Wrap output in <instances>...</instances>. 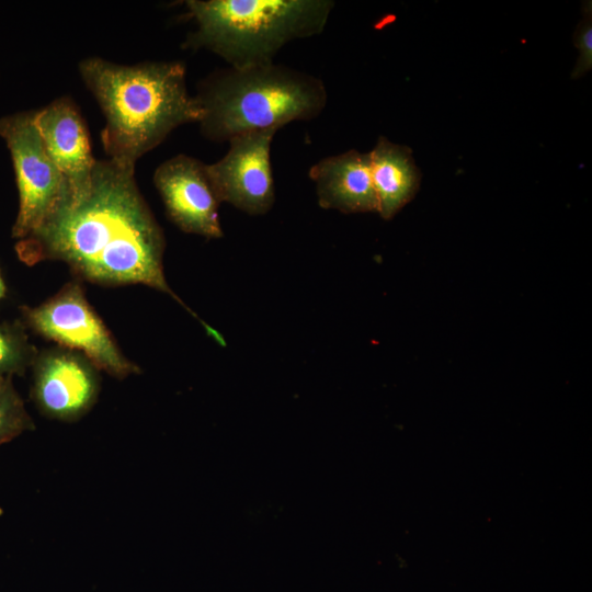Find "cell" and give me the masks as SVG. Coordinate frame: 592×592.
<instances>
[{
	"label": "cell",
	"mask_w": 592,
	"mask_h": 592,
	"mask_svg": "<svg viewBox=\"0 0 592 592\" xmlns=\"http://www.w3.org/2000/svg\"><path fill=\"white\" fill-rule=\"evenodd\" d=\"M35 112L0 118V136L11 153L20 201L12 237L20 240L37 230L71 195L66 179L44 146Z\"/></svg>",
	"instance_id": "cell-5"
},
{
	"label": "cell",
	"mask_w": 592,
	"mask_h": 592,
	"mask_svg": "<svg viewBox=\"0 0 592 592\" xmlns=\"http://www.w3.org/2000/svg\"><path fill=\"white\" fill-rule=\"evenodd\" d=\"M333 7L331 0H190L197 27L187 45L237 69L270 64L289 42L321 34Z\"/></svg>",
	"instance_id": "cell-4"
},
{
	"label": "cell",
	"mask_w": 592,
	"mask_h": 592,
	"mask_svg": "<svg viewBox=\"0 0 592 592\" xmlns=\"http://www.w3.org/2000/svg\"><path fill=\"white\" fill-rule=\"evenodd\" d=\"M317 77L273 62L217 70L198 86L202 134L214 141L261 129H280L319 116L327 104Z\"/></svg>",
	"instance_id": "cell-3"
},
{
	"label": "cell",
	"mask_w": 592,
	"mask_h": 592,
	"mask_svg": "<svg viewBox=\"0 0 592 592\" xmlns=\"http://www.w3.org/2000/svg\"><path fill=\"white\" fill-rule=\"evenodd\" d=\"M36 356L20 325L0 322V376L23 374L27 366L33 365Z\"/></svg>",
	"instance_id": "cell-13"
},
{
	"label": "cell",
	"mask_w": 592,
	"mask_h": 592,
	"mask_svg": "<svg viewBox=\"0 0 592 592\" xmlns=\"http://www.w3.org/2000/svg\"><path fill=\"white\" fill-rule=\"evenodd\" d=\"M583 16L578 24L573 42L579 52V57L571 72V78L578 79L592 68V4L585 1L582 4Z\"/></svg>",
	"instance_id": "cell-15"
},
{
	"label": "cell",
	"mask_w": 592,
	"mask_h": 592,
	"mask_svg": "<svg viewBox=\"0 0 592 592\" xmlns=\"http://www.w3.org/2000/svg\"><path fill=\"white\" fill-rule=\"evenodd\" d=\"M34 429V422L12 384V377L0 376V445Z\"/></svg>",
	"instance_id": "cell-14"
},
{
	"label": "cell",
	"mask_w": 592,
	"mask_h": 592,
	"mask_svg": "<svg viewBox=\"0 0 592 592\" xmlns=\"http://www.w3.org/2000/svg\"><path fill=\"white\" fill-rule=\"evenodd\" d=\"M33 366L32 398L47 418L77 421L94 406L100 391L98 368L81 353L46 351Z\"/></svg>",
	"instance_id": "cell-9"
},
{
	"label": "cell",
	"mask_w": 592,
	"mask_h": 592,
	"mask_svg": "<svg viewBox=\"0 0 592 592\" xmlns=\"http://www.w3.org/2000/svg\"><path fill=\"white\" fill-rule=\"evenodd\" d=\"M79 69L106 119L101 134L104 150L117 163L135 167L174 128L203 117L201 105L187 92L183 62L124 66L92 57Z\"/></svg>",
	"instance_id": "cell-2"
},
{
	"label": "cell",
	"mask_w": 592,
	"mask_h": 592,
	"mask_svg": "<svg viewBox=\"0 0 592 592\" xmlns=\"http://www.w3.org/2000/svg\"><path fill=\"white\" fill-rule=\"evenodd\" d=\"M371 174L377 198V214L386 220L394 218L418 193L421 171L412 150L379 136L369 151Z\"/></svg>",
	"instance_id": "cell-12"
},
{
	"label": "cell",
	"mask_w": 592,
	"mask_h": 592,
	"mask_svg": "<svg viewBox=\"0 0 592 592\" xmlns=\"http://www.w3.org/2000/svg\"><path fill=\"white\" fill-rule=\"evenodd\" d=\"M5 295V284L0 273V299Z\"/></svg>",
	"instance_id": "cell-16"
},
{
	"label": "cell",
	"mask_w": 592,
	"mask_h": 592,
	"mask_svg": "<svg viewBox=\"0 0 592 592\" xmlns=\"http://www.w3.org/2000/svg\"><path fill=\"white\" fill-rule=\"evenodd\" d=\"M153 183L168 217L182 231L208 239L224 236L218 213L221 202L206 163L178 155L156 169Z\"/></svg>",
	"instance_id": "cell-8"
},
{
	"label": "cell",
	"mask_w": 592,
	"mask_h": 592,
	"mask_svg": "<svg viewBox=\"0 0 592 592\" xmlns=\"http://www.w3.org/2000/svg\"><path fill=\"white\" fill-rule=\"evenodd\" d=\"M309 177L320 207L344 214L377 213L369 152L352 149L326 157L310 167Z\"/></svg>",
	"instance_id": "cell-11"
},
{
	"label": "cell",
	"mask_w": 592,
	"mask_h": 592,
	"mask_svg": "<svg viewBox=\"0 0 592 592\" xmlns=\"http://www.w3.org/2000/svg\"><path fill=\"white\" fill-rule=\"evenodd\" d=\"M35 123L53 162L66 179L72 198L91 185L96 159L91 152L87 125L68 98L55 100L35 112Z\"/></svg>",
	"instance_id": "cell-10"
},
{
	"label": "cell",
	"mask_w": 592,
	"mask_h": 592,
	"mask_svg": "<svg viewBox=\"0 0 592 592\" xmlns=\"http://www.w3.org/2000/svg\"><path fill=\"white\" fill-rule=\"evenodd\" d=\"M21 309L25 323L36 333L79 351L98 369L119 379L139 373L138 366L122 353L79 283H68L43 304Z\"/></svg>",
	"instance_id": "cell-6"
},
{
	"label": "cell",
	"mask_w": 592,
	"mask_h": 592,
	"mask_svg": "<svg viewBox=\"0 0 592 592\" xmlns=\"http://www.w3.org/2000/svg\"><path fill=\"white\" fill-rule=\"evenodd\" d=\"M163 232L141 196L135 167L98 160L89 191L67 197L16 253L33 265L62 261L81 278L118 286L143 284L175 299L163 272Z\"/></svg>",
	"instance_id": "cell-1"
},
{
	"label": "cell",
	"mask_w": 592,
	"mask_h": 592,
	"mask_svg": "<svg viewBox=\"0 0 592 592\" xmlns=\"http://www.w3.org/2000/svg\"><path fill=\"white\" fill-rule=\"evenodd\" d=\"M277 129L253 130L231 137L227 153L207 164L220 202L252 215H264L275 202L271 144Z\"/></svg>",
	"instance_id": "cell-7"
}]
</instances>
